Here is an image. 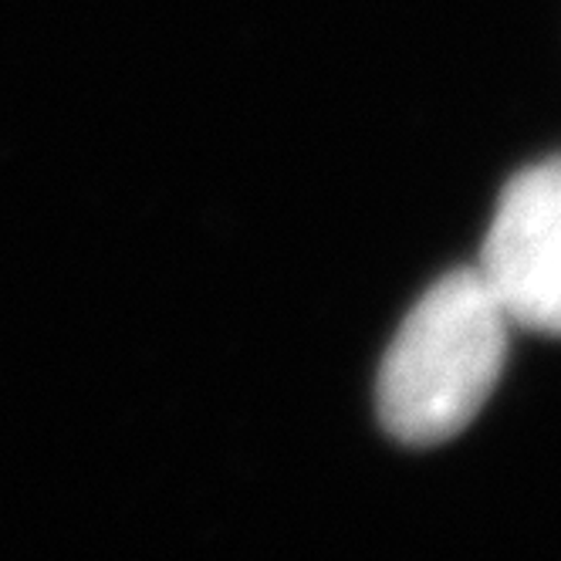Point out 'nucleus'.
Listing matches in <instances>:
<instances>
[{"instance_id":"1","label":"nucleus","mask_w":561,"mask_h":561,"mask_svg":"<svg viewBox=\"0 0 561 561\" xmlns=\"http://www.w3.org/2000/svg\"><path fill=\"white\" fill-rule=\"evenodd\" d=\"M507 332V314L473 267L439 277L382 358V430L407 447H436L467 430L501 382Z\"/></svg>"},{"instance_id":"2","label":"nucleus","mask_w":561,"mask_h":561,"mask_svg":"<svg viewBox=\"0 0 561 561\" xmlns=\"http://www.w3.org/2000/svg\"><path fill=\"white\" fill-rule=\"evenodd\" d=\"M473 271L511 325L561 335V156L507 183Z\"/></svg>"}]
</instances>
